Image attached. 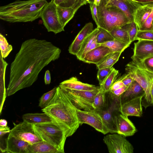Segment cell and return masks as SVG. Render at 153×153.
Wrapping results in <instances>:
<instances>
[{
	"label": "cell",
	"mask_w": 153,
	"mask_h": 153,
	"mask_svg": "<svg viewBox=\"0 0 153 153\" xmlns=\"http://www.w3.org/2000/svg\"><path fill=\"white\" fill-rule=\"evenodd\" d=\"M61 52L45 40L31 38L23 42L10 65L7 96L31 86L43 68L59 58Z\"/></svg>",
	"instance_id": "cell-1"
},
{
	"label": "cell",
	"mask_w": 153,
	"mask_h": 153,
	"mask_svg": "<svg viewBox=\"0 0 153 153\" xmlns=\"http://www.w3.org/2000/svg\"><path fill=\"white\" fill-rule=\"evenodd\" d=\"M76 109L64 91L58 86L53 98L42 111L67 127L70 130L72 136L80 125Z\"/></svg>",
	"instance_id": "cell-2"
},
{
	"label": "cell",
	"mask_w": 153,
	"mask_h": 153,
	"mask_svg": "<svg viewBox=\"0 0 153 153\" xmlns=\"http://www.w3.org/2000/svg\"><path fill=\"white\" fill-rule=\"evenodd\" d=\"M46 0H16L0 7V19L11 23L32 22L40 17Z\"/></svg>",
	"instance_id": "cell-3"
},
{
	"label": "cell",
	"mask_w": 153,
	"mask_h": 153,
	"mask_svg": "<svg viewBox=\"0 0 153 153\" xmlns=\"http://www.w3.org/2000/svg\"><path fill=\"white\" fill-rule=\"evenodd\" d=\"M34 129L39 137L64 153L66 138L71 136L70 130L63 124L57 122L33 125Z\"/></svg>",
	"instance_id": "cell-4"
},
{
	"label": "cell",
	"mask_w": 153,
	"mask_h": 153,
	"mask_svg": "<svg viewBox=\"0 0 153 153\" xmlns=\"http://www.w3.org/2000/svg\"><path fill=\"white\" fill-rule=\"evenodd\" d=\"M97 8L99 21L98 27L109 32L114 29L122 27L130 22L122 10L109 4L105 0H101Z\"/></svg>",
	"instance_id": "cell-5"
},
{
	"label": "cell",
	"mask_w": 153,
	"mask_h": 153,
	"mask_svg": "<svg viewBox=\"0 0 153 153\" xmlns=\"http://www.w3.org/2000/svg\"><path fill=\"white\" fill-rule=\"evenodd\" d=\"M131 58L132 61L126 65L125 71L128 76L137 82L143 89L145 95L142 105L146 108L151 106L150 92L153 72L146 67L143 61L134 57Z\"/></svg>",
	"instance_id": "cell-6"
},
{
	"label": "cell",
	"mask_w": 153,
	"mask_h": 153,
	"mask_svg": "<svg viewBox=\"0 0 153 153\" xmlns=\"http://www.w3.org/2000/svg\"><path fill=\"white\" fill-rule=\"evenodd\" d=\"M121 104L120 97L108 91L106 93V102L104 106L101 108L94 110L101 117L109 133H117L114 117L120 111Z\"/></svg>",
	"instance_id": "cell-7"
},
{
	"label": "cell",
	"mask_w": 153,
	"mask_h": 153,
	"mask_svg": "<svg viewBox=\"0 0 153 153\" xmlns=\"http://www.w3.org/2000/svg\"><path fill=\"white\" fill-rule=\"evenodd\" d=\"M61 89L77 108L88 111L94 110L92 105L94 99L100 89L88 91Z\"/></svg>",
	"instance_id": "cell-8"
},
{
	"label": "cell",
	"mask_w": 153,
	"mask_h": 153,
	"mask_svg": "<svg viewBox=\"0 0 153 153\" xmlns=\"http://www.w3.org/2000/svg\"><path fill=\"white\" fill-rule=\"evenodd\" d=\"M56 7L53 0H51L44 7L40 17L47 31L55 34L64 31L58 18Z\"/></svg>",
	"instance_id": "cell-9"
},
{
	"label": "cell",
	"mask_w": 153,
	"mask_h": 153,
	"mask_svg": "<svg viewBox=\"0 0 153 153\" xmlns=\"http://www.w3.org/2000/svg\"><path fill=\"white\" fill-rule=\"evenodd\" d=\"M103 141L110 153H133L134 148L125 137L117 133L107 134Z\"/></svg>",
	"instance_id": "cell-10"
},
{
	"label": "cell",
	"mask_w": 153,
	"mask_h": 153,
	"mask_svg": "<svg viewBox=\"0 0 153 153\" xmlns=\"http://www.w3.org/2000/svg\"><path fill=\"white\" fill-rule=\"evenodd\" d=\"M14 127L9 135L25 141L32 145L42 140L36 133L33 125L25 121L18 124L13 123Z\"/></svg>",
	"instance_id": "cell-11"
},
{
	"label": "cell",
	"mask_w": 153,
	"mask_h": 153,
	"mask_svg": "<svg viewBox=\"0 0 153 153\" xmlns=\"http://www.w3.org/2000/svg\"><path fill=\"white\" fill-rule=\"evenodd\" d=\"M76 111L80 125L87 124L104 134L109 133L101 117L94 110L88 111L77 108Z\"/></svg>",
	"instance_id": "cell-12"
},
{
	"label": "cell",
	"mask_w": 153,
	"mask_h": 153,
	"mask_svg": "<svg viewBox=\"0 0 153 153\" xmlns=\"http://www.w3.org/2000/svg\"><path fill=\"white\" fill-rule=\"evenodd\" d=\"M114 123L117 133L125 137L133 136L137 131L135 126L128 117L122 114L120 111L115 116Z\"/></svg>",
	"instance_id": "cell-13"
},
{
	"label": "cell",
	"mask_w": 153,
	"mask_h": 153,
	"mask_svg": "<svg viewBox=\"0 0 153 153\" xmlns=\"http://www.w3.org/2000/svg\"><path fill=\"white\" fill-rule=\"evenodd\" d=\"M144 96L134 98L122 104L120 108V112L127 117H141L143 113L142 100Z\"/></svg>",
	"instance_id": "cell-14"
},
{
	"label": "cell",
	"mask_w": 153,
	"mask_h": 153,
	"mask_svg": "<svg viewBox=\"0 0 153 153\" xmlns=\"http://www.w3.org/2000/svg\"><path fill=\"white\" fill-rule=\"evenodd\" d=\"M133 54L131 57L143 61L153 56V41L138 40L134 43Z\"/></svg>",
	"instance_id": "cell-15"
},
{
	"label": "cell",
	"mask_w": 153,
	"mask_h": 153,
	"mask_svg": "<svg viewBox=\"0 0 153 153\" xmlns=\"http://www.w3.org/2000/svg\"><path fill=\"white\" fill-rule=\"evenodd\" d=\"M5 141L6 146L3 152L29 153L30 144L28 142L9 135Z\"/></svg>",
	"instance_id": "cell-16"
},
{
	"label": "cell",
	"mask_w": 153,
	"mask_h": 153,
	"mask_svg": "<svg viewBox=\"0 0 153 153\" xmlns=\"http://www.w3.org/2000/svg\"><path fill=\"white\" fill-rule=\"evenodd\" d=\"M109 4L114 6L122 10L130 22L134 21V15L137 8L141 5L131 0H105Z\"/></svg>",
	"instance_id": "cell-17"
},
{
	"label": "cell",
	"mask_w": 153,
	"mask_h": 153,
	"mask_svg": "<svg viewBox=\"0 0 153 153\" xmlns=\"http://www.w3.org/2000/svg\"><path fill=\"white\" fill-rule=\"evenodd\" d=\"M59 86L61 88L76 90L93 91L100 89V86L82 82L74 77L63 81Z\"/></svg>",
	"instance_id": "cell-18"
},
{
	"label": "cell",
	"mask_w": 153,
	"mask_h": 153,
	"mask_svg": "<svg viewBox=\"0 0 153 153\" xmlns=\"http://www.w3.org/2000/svg\"><path fill=\"white\" fill-rule=\"evenodd\" d=\"M93 30V24L91 22L87 23L79 32L69 46L68 49L69 53L76 56L84 39Z\"/></svg>",
	"instance_id": "cell-19"
},
{
	"label": "cell",
	"mask_w": 153,
	"mask_h": 153,
	"mask_svg": "<svg viewBox=\"0 0 153 153\" xmlns=\"http://www.w3.org/2000/svg\"><path fill=\"white\" fill-rule=\"evenodd\" d=\"M112 52V51L109 48L101 45L87 52L83 61L89 64L96 65L105 56Z\"/></svg>",
	"instance_id": "cell-20"
},
{
	"label": "cell",
	"mask_w": 153,
	"mask_h": 153,
	"mask_svg": "<svg viewBox=\"0 0 153 153\" xmlns=\"http://www.w3.org/2000/svg\"><path fill=\"white\" fill-rule=\"evenodd\" d=\"M153 9V3L141 5L137 8L134 15V21L138 30L142 27Z\"/></svg>",
	"instance_id": "cell-21"
},
{
	"label": "cell",
	"mask_w": 153,
	"mask_h": 153,
	"mask_svg": "<svg viewBox=\"0 0 153 153\" xmlns=\"http://www.w3.org/2000/svg\"><path fill=\"white\" fill-rule=\"evenodd\" d=\"M143 95H145L143 89L134 80L126 91L120 96V101L122 104L133 98Z\"/></svg>",
	"instance_id": "cell-22"
},
{
	"label": "cell",
	"mask_w": 153,
	"mask_h": 153,
	"mask_svg": "<svg viewBox=\"0 0 153 153\" xmlns=\"http://www.w3.org/2000/svg\"><path fill=\"white\" fill-rule=\"evenodd\" d=\"M22 118L23 121L33 125L51 122H59L45 112L27 113L23 115Z\"/></svg>",
	"instance_id": "cell-23"
},
{
	"label": "cell",
	"mask_w": 153,
	"mask_h": 153,
	"mask_svg": "<svg viewBox=\"0 0 153 153\" xmlns=\"http://www.w3.org/2000/svg\"><path fill=\"white\" fill-rule=\"evenodd\" d=\"M61 153L56 147L44 140L32 145L29 148V153Z\"/></svg>",
	"instance_id": "cell-24"
},
{
	"label": "cell",
	"mask_w": 153,
	"mask_h": 153,
	"mask_svg": "<svg viewBox=\"0 0 153 153\" xmlns=\"http://www.w3.org/2000/svg\"><path fill=\"white\" fill-rule=\"evenodd\" d=\"M99 30V28L97 27L84 39L81 45L79 51L76 55L77 59L83 61L88 49L96 38Z\"/></svg>",
	"instance_id": "cell-25"
},
{
	"label": "cell",
	"mask_w": 153,
	"mask_h": 153,
	"mask_svg": "<svg viewBox=\"0 0 153 153\" xmlns=\"http://www.w3.org/2000/svg\"><path fill=\"white\" fill-rule=\"evenodd\" d=\"M58 18L62 25L64 28L74 16L76 12L72 8L57 5Z\"/></svg>",
	"instance_id": "cell-26"
},
{
	"label": "cell",
	"mask_w": 153,
	"mask_h": 153,
	"mask_svg": "<svg viewBox=\"0 0 153 153\" xmlns=\"http://www.w3.org/2000/svg\"><path fill=\"white\" fill-rule=\"evenodd\" d=\"M122 53L113 52L105 56L101 61L96 65L98 69L109 68L113 66L118 60Z\"/></svg>",
	"instance_id": "cell-27"
},
{
	"label": "cell",
	"mask_w": 153,
	"mask_h": 153,
	"mask_svg": "<svg viewBox=\"0 0 153 153\" xmlns=\"http://www.w3.org/2000/svg\"><path fill=\"white\" fill-rule=\"evenodd\" d=\"M118 73V71L114 68L103 82L100 85L101 91L106 93L109 91L111 86L116 80Z\"/></svg>",
	"instance_id": "cell-28"
},
{
	"label": "cell",
	"mask_w": 153,
	"mask_h": 153,
	"mask_svg": "<svg viewBox=\"0 0 153 153\" xmlns=\"http://www.w3.org/2000/svg\"><path fill=\"white\" fill-rule=\"evenodd\" d=\"M130 44L120 42L114 39L102 43L101 45L109 48L113 52L122 53L129 46Z\"/></svg>",
	"instance_id": "cell-29"
},
{
	"label": "cell",
	"mask_w": 153,
	"mask_h": 153,
	"mask_svg": "<svg viewBox=\"0 0 153 153\" xmlns=\"http://www.w3.org/2000/svg\"><path fill=\"white\" fill-rule=\"evenodd\" d=\"M115 39L123 42L130 43L127 30L123 27L118 28L109 32Z\"/></svg>",
	"instance_id": "cell-30"
},
{
	"label": "cell",
	"mask_w": 153,
	"mask_h": 153,
	"mask_svg": "<svg viewBox=\"0 0 153 153\" xmlns=\"http://www.w3.org/2000/svg\"><path fill=\"white\" fill-rule=\"evenodd\" d=\"M0 56L3 59L7 57L13 50L12 46L9 44L5 37L0 34Z\"/></svg>",
	"instance_id": "cell-31"
},
{
	"label": "cell",
	"mask_w": 153,
	"mask_h": 153,
	"mask_svg": "<svg viewBox=\"0 0 153 153\" xmlns=\"http://www.w3.org/2000/svg\"><path fill=\"white\" fill-rule=\"evenodd\" d=\"M57 87L54 88L51 90L44 93L40 99L39 106L42 109L45 107L54 96Z\"/></svg>",
	"instance_id": "cell-32"
},
{
	"label": "cell",
	"mask_w": 153,
	"mask_h": 153,
	"mask_svg": "<svg viewBox=\"0 0 153 153\" xmlns=\"http://www.w3.org/2000/svg\"><path fill=\"white\" fill-rule=\"evenodd\" d=\"M106 93L100 91L95 96L93 102V107L94 110L103 107L106 102Z\"/></svg>",
	"instance_id": "cell-33"
},
{
	"label": "cell",
	"mask_w": 153,
	"mask_h": 153,
	"mask_svg": "<svg viewBox=\"0 0 153 153\" xmlns=\"http://www.w3.org/2000/svg\"><path fill=\"white\" fill-rule=\"evenodd\" d=\"M122 27L127 30L129 40L131 42L135 40L138 28L134 21L125 25Z\"/></svg>",
	"instance_id": "cell-34"
},
{
	"label": "cell",
	"mask_w": 153,
	"mask_h": 153,
	"mask_svg": "<svg viewBox=\"0 0 153 153\" xmlns=\"http://www.w3.org/2000/svg\"><path fill=\"white\" fill-rule=\"evenodd\" d=\"M5 70L6 69L5 68L1 69V76L2 77V79H1L0 84V113H1L7 95L5 84Z\"/></svg>",
	"instance_id": "cell-35"
},
{
	"label": "cell",
	"mask_w": 153,
	"mask_h": 153,
	"mask_svg": "<svg viewBox=\"0 0 153 153\" xmlns=\"http://www.w3.org/2000/svg\"><path fill=\"white\" fill-rule=\"evenodd\" d=\"M99 32L96 39L97 42L101 44L107 42L114 39L109 32L101 28H99Z\"/></svg>",
	"instance_id": "cell-36"
},
{
	"label": "cell",
	"mask_w": 153,
	"mask_h": 153,
	"mask_svg": "<svg viewBox=\"0 0 153 153\" xmlns=\"http://www.w3.org/2000/svg\"><path fill=\"white\" fill-rule=\"evenodd\" d=\"M83 5V0H65L63 3L59 5L71 7L76 13L78 9Z\"/></svg>",
	"instance_id": "cell-37"
},
{
	"label": "cell",
	"mask_w": 153,
	"mask_h": 153,
	"mask_svg": "<svg viewBox=\"0 0 153 153\" xmlns=\"http://www.w3.org/2000/svg\"><path fill=\"white\" fill-rule=\"evenodd\" d=\"M113 68H114L112 67L98 69L97 74V78L100 85L103 82Z\"/></svg>",
	"instance_id": "cell-38"
},
{
	"label": "cell",
	"mask_w": 153,
	"mask_h": 153,
	"mask_svg": "<svg viewBox=\"0 0 153 153\" xmlns=\"http://www.w3.org/2000/svg\"><path fill=\"white\" fill-rule=\"evenodd\" d=\"M135 40L153 41V30H138Z\"/></svg>",
	"instance_id": "cell-39"
},
{
	"label": "cell",
	"mask_w": 153,
	"mask_h": 153,
	"mask_svg": "<svg viewBox=\"0 0 153 153\" xmlns=\"http://www.w3.org/2000/svg\"><path fill=\"white\" fill-rule=\"evenodd\" d=\"M139 30H153V9L147 19Z\"/></svg>",
	"instance_id": "cell-40"
},
{
	"label": "cell",
	"mask_w": 153,
	"mask_h": 153,
	"mask_svg": "<svg viewBox=\"0 0 153 153\" xmlns=\"http://www.w3.org/2000/svg\"><path fill=\"white\" fill-rule=\"evenodd\" d=\"M89 4L92 18L98 27L99 25V21L97 6L94 3Z\"/></svg>",
	"instance_id": "cell-41"
},
{
	"label": "cell",
	"mask_w": 153,
	"mask_h": 153,
	"mask_svg": "<svg viewBox=\"0 0 153 153\" xmlns=\"http://www.w3.org/2000/svg\"><path fill=\"white\" fill-rule=\"evenodd\" d=\"M121 79L122 77L115 80L111 86L109 91L112 92L120 88L124 85Z\"/></svg>",
	"instance_id": "cell-42"
},
{
	"label": "cell",
	"mask_w": 153,
	"mask_h": 153,
	"mask_svg": "<svg viewBox=\"0 0 153 153\" xmlns=\"http://www.w3.org/2000/svg\"><path fill=\"white\" fill-rule=\"evenodd\" d=\"M143 61L146 67L153 72V56L146 58Z\"/></svg>",
	"instance_id": "cell-43"
},
{
	"label": "cell",
	"mask_w": 153,
	"mask_h": 153,
	"mask_svg": "<svg viewBox=\"0 0 153 153\" xmlns=\"http://www.w3.org/2000/svg\"><path fill=\"white\" fill-rule=\"evenodd\" d=\"M122 77V81L124 85L128 87L134 80L126 74Z\"/></svg>",
	"instance_id": "cell-44"
},
{
	"label": "cell",
	"mask_w": 153,
	"mask_h": 153,
	"mask_svg": "<svg viewBox=\"0 0 153 153\" xmlns=\"http://www.w3.org/2000/svg\"><path fill=\"white\" fill-rule=\"evenodd\" d=\"M127 88L124 85L123 87L111 92L116 96L119 97L126 91Z\"/></svg>",
	"instance_id": "cell-45"
},
{
	"label": "cell",
	"mask_w": 153,
	"mask_h": 153,
	"mask_svg": "<svg viewBox=\"0 0 153 153\" xmlns=\"http://www.w3.org/2000/svg\"><path fill=\"white\" fill-rule=\"evenodd\" d=\"M44 79L45 85H49L50 83L51 76L50 71L49 70H47L45 71Z\"/></svg>",
	"instance_id": "cell-46"
},
{
	"label": "cell",
	"mask_w": 153,
	"mask_h": 153,
	"mask_svg": "<svg viewBox=\"0 0 153 153\" xmlns=\"http://www.w3.org/2000/svg\"><path fill=\"white\" fill-rule=\"evenodd\" d=\"M10 130V128L8 126L2 127L0 126V137L4 135L7 133H9Z\"/></svg>",
	"instance_id": "cell-47"
},
{
	"label": "cell",
	"mask_w": 153,
	"mask_h": 153,
	"mask_svg": "<svg viewBox=\"0 0 153 153\" xmlns=\"http://www.w3.org/2000/svg\"><path fill=\"white\" fill-rule=\"evenodd\" d=\"M101 45V44L98 43L97 41L96 38L94 39L90 45L87 52Z\"/></svg>",
	"instance_id": "cell-48"
},
{
	"label": "cell",
	"mask_w": 153,
	"mask_h": 153,
	"mask_svg": "<svg viewBox=\"0 0 153 153\" xmlns=\"http://www.w3.org/2000/svg\"><path fill=\"white\" fill-rule=\"evenodd\" d=\"M136 3L140 4H145L153 3V0H131Z\"/></svg>",
	"instance_id": "cell-49"
},
{
	"label": "cell",
	"mask_w": 153,
	"mask_h": 153,
	"mask_svg": "<svg viewBox=\"0 0 153 153\" xmlns=\"http://www.w3.org/2000/svg\"><path fill=\"white\" fill-rule=\"evenodd\" d=\"M150 93L151 99V106H153V80L151 83Z\"/></svg>",
	"instance_id": "cell-50"
},
{
	"label": "cell",
	"mask_w": 153,
	"mask_h": 153,
	"mask_svg": "<svg viewBox=\"0 0 153 153\" xmlns=\"http://www.w3.org/2000/svg\"><path fill=\"white\" fill-rule=\"evenodd\" d=\"M7 122L5 119H1L0 120V126L4 127L7 126Z\"/></svg>",
	"instance_id": "cell-51"
},
{
	"label": "cell",
	"mask_w": 153,
	"mask_h": 153,
	"mask_svg": "<svg viewBox=\"0 0 153 153\" xmlns=\"http://www.w3.org/2000/svg\"><path fill=\"white\" fill-rule=\"evenodd\" d=\"M65 0H53L54 2L56 5H59L63 3Z\"/></svg>",
	"instance_id": "cell-52"
},
{
	"label": "cell",
	"mask_w": 153,
	"mask_h": 153,
	"mask_svg": "<svg viewBox=\"0 0 153 153\" xmlns=\"http://www.w3.org/2000/svg\"><path fill=\"white\" fill-rule=\"evenodd\" d=\"M100 1L101 0H95L94 3L97 6H98L99 5Z\"/></svg>",
	"instance_id": "cell-53"
},
{
	"label": "cell",
	"mask_w": 153,
	"mask_h": 153,
	"mask_svg": "<svg viewBox=\"0 0 153 153\" xmlns=\"http://www.w3.org/2000/svg\"><path fill=\"white\" fill-rule=\"evenodd\" d=\"M95 0H88L87 3L89 4L94 3Z\"/></svg>",
	"instance_id": "cell-54"
},
{
	"label": "cell",
	"mask_w": 153,
	"mask_h": 153,
	"mask_svg": "<svg viewBox=\"0 0 153 153\" xmlns=\"http://www.w3.org/2000/svg\"><path fill=\"white\" fill-rule=\"evenodd\" d=\"M88 0H83L84 5H85L87 3Z\"/></svg>",
	"instance_id": "cell-55"
},
{
	"label": "cell",
	"mask_w": 153,
	"mask_h": 153,
	"mask_svg": "<svg viewBox=\"0 0 153 153\" xmlns=\"http://www.w3.org/2000/svg\"></svg>",
	"instance_id": "cell-56"
}]
</instances>
